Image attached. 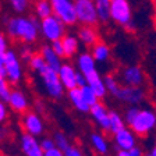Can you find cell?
I'll use <instances>...</instances> for the list:
<instances>
[{
    "instance_id": "d6986e66",
    "label": "cell",
    "mask_w": 156,
    "mask_h": 156,
    "mask_svg": "<svg viewBox=\"0 0 156 156\" xmlns=\"http://www.w3.org/2000/svg\"><path fill=\"white\" fill-rule=\"evenodd\" d=\"M77 36L80 39L81 45H84L85 48H92L95 43H98L99 39V32L94 25H81L77 32Z\"/></svg>"
},
{
    "instance_id": "44dd1931",
    "label": "cell",
    "mask_w": 156,
    "mask_h": 156,
    "mask_svg": "<svg viewBox=\"0 0 156 156\" xmlns=\"http://www.w3.org/2000/svg\"><path fill=\"white\" fill-rule=\"evenodd\" d=\"M87 77V84L94 89L95 92L98 94V96L103 99V98L107 96V88H106V82H105V77H102L101 73L95 70V71L89 73V74L85 75Z\"/></svg>"
},
{
    "instance_id": "5b68a950",
    "label": "cell",
    "mask_w": 156,
    "mask_h": 156,
    "mask_svg": "<svg viewBox=\"0 0 156 156\" xmlns=\"http://www.w3.org/2000/svg\"><path fill=\"white\" fill-rule=\"evenodd\" d=\"M4 68H6V80L13 85L17 87L24 80V67L23 60L20 55L14 49H7L4 52Z\"/></svg>"
},
{
    "instance_id": "603a6c76",
    "label": "cell",
    "mask_w": 156,
    "mask_h": 156,
    "mask_svg": "<svg viewBox=\"0 0 156 156\" xmlns=\"http://www.w3.org/2000/svg\"><path fill=\"white\" fill-rule=\"evenodd\" d=\"M39 52H41V55L43 56L48 67H50V68H53V70H56V71H58L60 66L63 64V57H60V56L55 52V49L52 48V45L41 46V50H39Z\"/></svg>"
},
{
    "instance_id": "9a60e30c",
    "label": "cell",
    "mask_w": 156,
    "mask_h": 156,
    "mask_svg": "<svg viewBox=\"0 0 156 156\" xmlns=\"http://www.w3.org/2000/svg\"><path fill=\"white\" fill-rule=\"evenodd\" d=\"M7 105L11 109V112H14L17 114H24L31 107V99H29V96L27 95V92L24 89L14 88L11 94H10L9 99H7Z\"/></svg>"
},
{
    "instance_id": "7c38bea8",
    "label": "cell",
    "mask_w": 156,
    "mask_h": 156,
    "mask_svg": "<svg viewBox=\"0 0 156 156\" xmlns=\"http://www.w3.org/2000/svg\"><path fill=\"white\" fill-rule=\"evenodd\" d=\"M18 148L24 156H45L39 136L23 133L18 138Z\"/></svg>"
},
{
    "instance_id": "ee69618b",
    "label": "cell",
    "mask_w": 156,
    "mask_h": 156,
    "mask_svg": "<svg viewBox=\"0 0 156 156\" xmlns=\"http://www.w3.org/2000/svg\"><path fill=\"white\" fill-rule=\"evenodd\" d=\"M116 156H134L130 151H117Z\"/></svg>"
},
{
    "instance_id": "d6a6232c",
    "label": "cell",
    "mask_w": 156,
    "mask_h": 156,
    "mask_svg": "<svg viewBox=\"0 0 156 156\" xmlns=\"http://www.w3.org/2000/svg\"><path fill=\"white\" fill-rule=\"evenodd\" d=\"M13 85L10 84L7 80H0V99L4 102H7V99H9L10 94H11V91H13Z\"/></svg>"
},
{
    "instance_id": "d590c367",
    "label": "cell",
    "mask_w": 156,
    "mask_h": 156,
    "mask_svg": "<svg viewBox=\"0 0 156 156\" xmlns=\"http://www.w3.org/2000/svg\"><path fill=\"white\" fill-rule=\"evenodd\" d=\"M41 145H42L43 151L52 149V148L56 146L55 138H53V136H42V138H41Z\"/></svg>"
},
{
    "instance_id": "f35d334b",
    "label": "cell",
    "mask_w": 156,
    "mask_h": 156,
    "mask_svg": "<svg viewBox=\"0 0 156 156\" xmlns=\"http://www.w3.org/2000/svg\"><path fill=\"white\" fill-rule=\"evenodd\" d=\"M52 48L55 49V52L57 53L60 57L64 58V48H63V43H62V39H58V41H55V42L50 43Z\"/></svg>"
},
{
    "instance_id": "681fc988",
    "label": "cell",
    "mask_w": 156,
    "mask_h": 156,
    "mask_svg": "<svg viewBox=\"0 0 156 156\" xmlns=\"http://www.w3.org/2000/svg\"><path fill=\"white\" fill-rule=\"evenodd\" d=\"M0 55H3V53H0Z\"/></svg>"
},
{
    "instance_id": "ba28073f",
    "label": "cell",
    "mask_w": 156,
    "mask_h": 156,
    "mask_svg": "<svg viewBox=\"0 0 156 156\" xmlns=\"http://www.w3.org/2000/svg\"><path fill=\"white\" fill-rule=\"evenodd\" d=\"M20 126L24 133H28L35 136H42L46 131V124L41 113L36 110H28L24 114H21Z\"/></svg>"
},
{
    "instance_id": "8d00e7d4",
    "label": "cell",
    "mask_w": 156,
    "mask_h": 156,
    "mask_svg": "<svg viewBox=\"0 0 156 156\" xmlns=\"http://www.w3.org/2000/svg\"><path fill=\"white\" fill-rule=\"evenodd\" d=\"M64 153H66V156H85L84 151H82L78 145H73V144L68 149L64 151Z\"/></svg>"
},
{
    "instance_id": "83f0119b",
    "label": "cell",
    "mask_w": 156,
    "mask_h": 156,
    "mask_svg": "<svg viewBox=\"0 0 156 156\" xmlns=\"http://www.w3.org/2000/svg\"><path fill=\"white\" fill-rule=\"evenodd\" d=\"M127 126L124 116L117 110H110V133L114 134Z\"/></svg>"
},
{
    "instance_id": "6da1fadb",
    "label": "cell",
    "mask_w": 156,
    "mask_h": 156,
    "mask_svg": "<svg viewBox=\"0 0 156 156\" xmlns=\"http://www.w3.org/2000/svg\"><path fill=\"white\" fill-rule=\"evenodd\" d=\"M6 34L13 41L34 45L41 36V23L34 17H25L23 14L10 17L6 20Z\"/></svg>"
},
{
    "instance_id": "7402d4cb",
    "label": "cell",
    "mask_w": 156,
    "mask_h": 156,
    "mask_svg": "<svg viewBox=\"0 0 156 156\" xmlns=\"http://www.w3.org/2000/svg\"><path fill=\"white\" fill-rule=\"evenodd\" d=\"M62 43L64 48V58H73L80 53L81 42L75 34H66L62 38Z\"/></svg>"
},
{
    "instance_id": "7a4b0ae2",
    "label": "cell",
    "mask_w": 156,
    "mask_h": 156,
    "mask_svg": "<svg viewBox=\"0 0 156 156\" xmlns=\"http://www.w3.org/2000/svg\"><path fill=\"white\" fill-rule=\"evenodd\" d=\"M127 126L138 136H148L156 131V110L151 107L127 106L123 113Z\"/></svg>"
},
{
    "instance_id": "60d3db41",
    "label": "cell",
    "mask_w": 156,
    "mask_h": 156,
    "mask_svg": "<svg viewBox=\"0 0 156 156\" xmlns=\"http://www.w3.org/2000/svg\"><path fill=\"white\" fill-rule=\"evenodd\" d=\"M0 80H6V68H4V53L0 55Z\"/></svg>"
},
{
    "instance_id": "f1b7e54d",
    "label": "cell",
    "mask_w": 156,
    "mask_h": 156,
    "mask_svg": "<svg viewBox=\"0 0 156 156\" xmlns=\"http://www.w3.org/2000/svg\"><path fill=\"white\" fill-rule=\"evenodd\" d=\"M80 88H81V94H82V96H84L85 102H87L89 106H94V105H96L98 102L101 101V98L98 96V94L88 84L84 85V87H80Z\"/></svg>"
},
{
    "instance_id": "ffe728a7",
    "label": "cell",
    "mask_w": 156,
    "mask_h": 156,
    "mask_svg": "<svg viewBox=\"0 0 156 156\" xmlns=\"http://www.w3.org/2000/svg\"><path fill=\"white\" fill-rule=\"evenodd\" d=\"M96 64H98V62L95 60L92 53L88 52V50L87 52H80L77 55V58H75V66H77L78 71H81L85 75L98 70Z\"/></svg>"
},
{
    "instance_id": "c3c4849f",
    "label": "cell",
    "mask_w": 156,
    "mask_h": 156,
    "mask_svg": "<svg viewBox=\"0 0 156 156\" xmlns=\"http://www.w3.org/2000/svg\"><path fill=\"white\" fill-rule=\"evenodd\" d=\"M74 2H81V0H74Z\"/></svg>"
},
{
    "instance_id": "e575fe53",
    "label": "cell",
    "mask_w": 156,
    "mask_h": 156,
    "mask_svg": "<svg viewBox=\"0 0 156 156\" xmlns=\"http://www.w3.org/2000/svg\"><path fill=\"white\" fill-rule=\"evenodd\" d=\"M20 57H21V60L23 62H29V58L32 57L34 55H35V52H34V49L31 48V45H24L23 48L20 49Z\"/></svg>"
},
{
    "instance_id": "3957f363",
    "label": "cell",
    "mask_w": 156,
    "mask_h": 156,
    "mask_svg": "<svg viewBox=\"0 0 156 156\" xmlns=\"http://www.w3.org/2000/svg\"><path fill=\"white\" fill-rule=\"evenodd\" d=\"M110 17L114 24L123 27L128 32H134L136 29L135 21L133 18V7L128 0H112Z\"/></svg>"
},
{
    "instance_id": "7dc6e473",
    "label": "cell",
    "mask_w": 156,
    "mask_h": 156,
    "mask_svg": "<svg viewBox=\"0 0 156 156\" xmlns=\"http://www.w3.org/2000/svg\"><path fill=\"white\" fill-rule=\"evenodd\" d=\"M153 21L156 25V0H153Z\"/></svg>"
},
{
    "instance_id": "1f68e13d",
    "label": "cell",
    "mask_w": 156,
    "mask_h": 156,
    "mask_svg": "<svg viewBox=\"0 0 156 156\" xmlns=\"http://www.w3.org/2000/svg\"><path fill=\"white\" fill-rule=\"evenodd\" d=\"M105 82H106V88H107V92L113 96L114 95V92L119 89V87L121 85V82H120V80L117 77H114V75H112V74H107L106 77H105Z\"/></svg>"
},
{
    "instance_id": "f6af8a7d",
    "label": "cell",
    "mask_w": 156,
    "mask_h": 156,
    "mask_svg": "<svg viewBox=\"0 0 156 156\" xmlns=\"http://www.w3.org/2000/svg\"><path fill=\"white\" fill-rule=\"evenodd\" d=\"M145 156H156V144L149 149V152H146Z\"/></svg>"
},
{
    "instance_id": "f907efd6",
    "label": "cell",
    "mask_w": 156,
    "mask_h": 156,
    "mask_svg": "<svg viewBox=\"0 0 156 156\" xmlns=\"http://www.w3.org/2000/svg\"><path fill=\"white\" fill-rule=\"evenodd\" d=\"M155 110H156V107H155Z\"/></svg>"
},
{
    "instance_id": "4dcf8cb0",
    "label": "cell",
    "mask_w": 156,
    "mask_h": 156,
    "mask_svg": "<svg viewBox=\"0 0 156 156\" xmlns=\"http://www.w3.org/2000/svg\"><path fill=\"white\" fill-rule=\"evenodd\" d=\"M53 138H55L56 146H57V148H60L62 151H66V149H68V148L71 146L70 138H68V136L66 135V133H63V131H57V133H55Z\"/></svg>"
},
{
    "instance_id": "836d02e7",
    "label": "cell",
    "mask_w": 156,
    "mask_h": 156,
    "mask_svg": "<svg viewBox=\"0 0 156 156\" xmlns=\"http://www.w3.org/2000/svg\"><path fill=\"white\" fill-rule=\"evenodd\" d=\"M10 110H11V109L9 107L7 102H4V101H2V99H0V126H3V124L9 120Z\"/></svg>"
},
{
    "instance_id": "816d5d0a",
    "label": "cell",
    "mask_w": 156,
    "mask_h": 156,
    "mask_svg": "<svg viewBox=\"0 0 156 156\" xmlns=\"http://www.w3.org/2000/svg\"><path fill=\"white\" fill-rule=\"evenodd\" d=\"M155 144H156V142H155Z\"/></svg>"
},
{
    "instance_id": "f546056e",
    "label": "cell",
    "mask_w": 156,
    "mask_h": 156,
    "mask_svg": "<svg viewBox=\"0 0 156 156\" xmlns=\"http://www.w3.org/2000/svg\"><path fill=\"white\" fill-rule=\"evenodd\" d=\"M13 9L14 13L17 14H24L28 11L29 6H31V0H7Z\"/></svg>"
},
{
    "instance_id": "5bb4252c",
    "label": "cell",
    "mask_w": 156,
    "mask_h": 156,
    "mask_svg": "<svg viewBox=\"0 0 156 156\" xmlns=\"http://www.w3.org/2000/svg\"><path fill=\"white\" fill-rule=\"evenodd\" d=\"M138 138L140 136L136 135L128 126H126L120 131L113 134L114 148L117 151H130L134 146L138 145Z\"/></svg>"
},
{
    "instance_id": "b9f144b4",
    "label": "cell",
    "mask_w": 156,
    "mask_h": 156,
    "mask_svg": "<svg viewBox=\"0 0 156 156\" xmlns=\"http://www.w3.org/2000/svg\"><path fill=\"white\" fill-rule=\"evenodd\" d=\"M130 152L133 153L134 156H145V152H144V149H142V148H141L140 145L134 146L133 149H130Z\"/></svg>"
},
{
    "instance_id": "30bf717a",
    "label": "cell",
    "mask_w": 156,
    "mask_h": 156,
    "mask_svg": "<svg viewBox=\"0 0 156 156\" xmlns=\"http://www.w3.org/2000/svg\"><path fill=\"white\" fill-rule=\"evenodd\" d=\"M117 78L121 84L131 85V87H145L146 84V74L144 68L138 64H128L120 68L117 74Z\"/></svg>"
},
{
    "instance_id": "bcb514c9",
    "label": "cell",
    "mask_w": 156,
    "mask_h": 156,
    "mask_svg": "<svg viewBox=\"0 0 156 156\" xmlns=\"http://www.w3.org/2000/svg\"><path fill=\"white\" fill-rule=\"evenodd\" d=\"M41 103H42V102H36V103H35V107H36V112L42 114V112H43V109H45V106H42Z\"/></svg>"
},
{
    "instance_id": "8992f818",
    "label": "cell",
    "mask_w": 156,
    "mask_h": 156,
    "mask_svg": "<svg viewBox=\"0 0 156 156\" xmlns=\"http://www.w3.org/2000/svg\"><path fill=\"white\" fill-rule=\"evenodd\" d=\"M148 92L144 87H131V85L121 84L113 98L116 101L127 105V106H140L146 101Z\"/></svg>"
},
{
    "instance_id": "8fae6325",
    "label": "cell",
    "mask_w": 156,
    "mask_h": 156,
    "mask_svg": "<svg viewBox=\"0 0 156 156\" xmlns=\"http://www.w3.org/2000/svg\"><path fill=\"white\" fill-rule=\"evenodd\" d=\"M50 2H52L55 14L67 27H74L78 23L74 0H50Z\"/></svg>"
},
{
    "instance_id": "ab89813d",
    "label": "cell",
    "mask_w": 156,
    "mask_h": 156,
    "mask_svg": "<svg viewBox=\"0 0 156 156\" xmlns=\"http://www.w3.org/2000/svg\"><path fill=\"white\" fill-rule=\"evenodd\" d=\"M45 156H66V153H64V151H62L60 148L55 146L52 149L45 151Z\"/></svg>"
},
{
    "instance_id": "4316f807",
    "label": "cell",
    "mask_w": 156,
    "mask_h": 156,
    "mask_svg": "<svg viewBox=\"0 0 156 156\" xmlns=\"http://www.w3.org/2000/svg\"><path fill=\"white\" fill-rule=\"evenodd\" d=\"M46 67H48V64H46V62H45V58H43V56L41 55V52H39V53H35L32 57L29 58L28 68H29V70H31L32 73H35V74H41V73H42Z\"/></svg>"
},
{
    "instance_id": "2e32d148",
    "label": "cell",
    "mask_w": 156,
    "mask_h": 156,
    "mask_svg": "<svg viewBox=\"0 0 156 156\" xmlns=\"http://www.w3.org/2000/svg\"><path fill=\"white\" fill-rule=\"evenodd\" d=\"M57 73L67 91L78 87V73L80 71H78V68L75 64H73L70 62H63V64L60 66Z\"/></svg>"
},
{
    "instance_id": "cb8c5ba5",
    "label": "cell",
    "mask_w": 156,
    "mask_h": 156,
    "mask_svg": "<svg viewBox=\"0 0 156 156\" xmlns=\"http://www.w3.org/2000/svg\"><path fill=\"white\" fill-rule=\"evenodd\" d=\"M91 53L98 63H107L112 57V48L106 42L99 41L91 48Z\"/></svg>"
},
{
    "instance_id": "7bdbcfd3",
    "label": "cell",
    "mask_w": 156,
    "mask_h": 156,
    "mask_svg": "<svg viewBox=\"0 0 156 156\" xmlns=\"http://www.w3.org/2000/svg\"><path fill=\"white\" fill-rule=\"evenodd\" d=\"M6 136H9V131H7V128H4L3 126H0V142H2Z\"/></svg>"
},
{
    "instance_id": "4fadbf2b",
    "label": "cell",
    "mask_w": 156,
    "mask_h": 156,
    "mask_svg": "<svg viewBox=\"0 0 156 156\" xmlns=\"http://www.w3.org/2000/svg\"><path fill=\"white\" fill-rule=\"evenodd\" d=\"M89 116H91L92 121L95 123V126L101 131L110 133V110L107 109V106L105 103H102L99 101L96 105L91 106Z\"/></svg>"
},
{
    "instance_id": "484cf974",
    "label": "cell",
    "mask_w": 156,
    "mask_h": 156,
    "mask_svg": "<svg viewBox=\"0 0 156 156\" xmlns=\"http://www.w3.org/2000/svg\"><path fill=\"white\" fill-rule=\"evenodd\" d=\"M110 2L112 0H95L98 9V16H99V23L106 24L112 21L110 17Z\"/></svg>"
},
{
    "instance_id": "74e56055",
    "label": "cell",
    "mask_w": 156,
    "mask_h": 156,
    "mask_svg": "<svg viewBox=\"0 0 156 156\" xmlns=\"http://www.w3.org/2000/svg\"><path fill=\"white\" fill-rule=\"evenodd\" d=\"M9 48V39H7V34H4L0 29V53H4Z\"/></svg>"
},
{
    "instance_id": "277c9868",
    "label": "cell",
    "mask_w": 156,
    "mask_h": 156,
    "mask_svg": "<svg viewBox=\"0 0 156 156\" xmlns=\"http://www.w3.org/2000/svg\"><path fill=\"white\" fill-rule=\"evenodd\" d=\"M39 82L42 85V89L46 95L53 101H60L66 95V87L63 85L62 80L58 77V73L50 67H46L41 74H38Z\"/></svg>"
},
{
    "instance_id": "ac0fdd59",
    "label": "cell",
    "mask_w": 156,
    "mask_h": 156,
    "mask_svg": "<svg viewBox=\"0 0 156 156\" xmlns=\"http://www.w3.org/2000/svg\"><path fill=\"white\" fill-rule=\"evenodd\" d=\"M67 99L70 102V105L73 106L74 110H77L78 113L81 114H89V110H91V106L85 102L84 96L81 94V88L75 87L73 89H68L67 91Z\"/></svg>"
},
{
    "instance_id": "52a82bcc",
    "label": "cell",
    "mask_w": 156,
    "mask_h": 156,
    "mask_svg": "<svg viewBox=\"0 0 156 156\" xmlns=\"http://www.w3.org/2000/svg\"><path fill=\"white\" fill-rule=\"evenodd\" d=\"M39 23H41V36L45 39L46 42L52 43L55 41L62 39L66 35L67 25L56 14H52V16L41 20Z\"/></svg>"
},
{
    "instance_id": "9c48e42d",
    "label": "cell",
    "mask_w": 156,
    "mask_h": 156,
    "mask_svg": "<svg viewBox=\"0 0 156 156\" xmlns=\"http://www.w3.org/2000/svg\"><path fill=\"white\" fill-rule=\"evenodd\" d=\"M75 13L78 24L81 25H94L99 24V16L95 0H81L75 2Z\"/></svg>"
},
{
    "instance_id": "e0dca14e",
    "label": "cell",
    "mask_w": 156,
    "mask_h": 156,
    "mask_svg": "<svg viewBox=\"0 0 156 156\" xmlns=\"http://www.w3.org/2000/svg\"><path fill=\"white\" fill-rule=\"evenodd\" d=\"M89 146L98 156H107L110 152V142L101 130L89 134Z\"/></svg>"
},
{
    "instance_id": "d4e9b609",
    "label": "cell",
    "mask_w": 156,
    "mask_h": 156,
    "mask_svg": "<svg viewBox=\"0 0 156 156\" xmlns=\"http://www.w3.org/2000/svg\"><path fill=\"white\" fill-rule=\"evenodd\" d=\"M34 11H35L36 18H39V20H43V18H46V17L55 14L50 0H35V3H34Z\"/></svg>"
}]
</instances>
